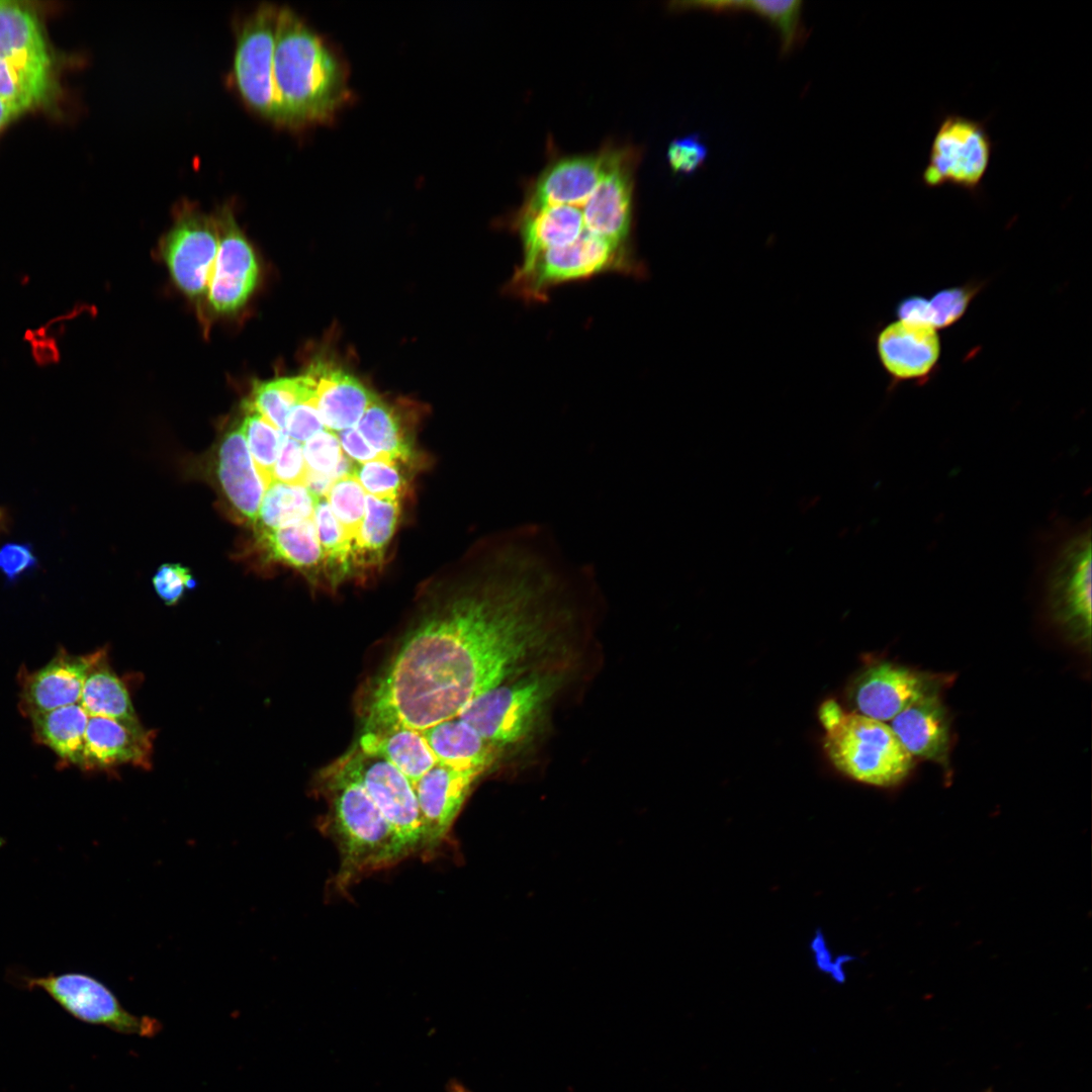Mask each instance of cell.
Wrapping results in <instances>:
<instances>
[{
    "label": "cell",
    "mask_w": 1092,
    "mask_h": 1092,
    "mask_svg": "<svg viewBox=\"0 0 1092 1092\" xmlns=\"http://www.w3.org/2000/svg\"><path fill=\"white\" fill-rule=\"evenodd\" d=\"M323 430H325V427L320 418L314 398L299 403L291 410L283 434L301 443Z\"/></svg>",
    "instance_id": "46"
},
{
    "label": "cell",
    "mask_w": 1092,
    "mask_h": 1092,
    "mask_svg": "<svg viewBox=\"0 0 1092 1092\" xmlns=\"http://www.w3.org/2000/svg\"><path fill=\"white\" fill-rule=\"evenodd\" d=\"M106 657L105 653L91 668L79 704L89 716L140 723L126 686L110 668Z\"/></svg>",
    "instance_id": "29"
},
{
    "label": "cell",
    "mask_w": 1092,
    "mask_h": 1092,
    "mask_svg": "<svg viewBox=\"0 0 1092 1092\" xmlns=\"http://www.w3.org/2000/svg\"><path fill=\"white\" fill-rule=\"evenodd\" d=\"M993 151L994 142L984 120L945 113L932 138L922 184L931 189L953 186L978 195Z\"/></svg>",
    "instance_id": "8"
},
{
    "label": "cell",
    "mask_w": 1092,
    "mask_h": 1092,
    "mask_svg": "<svg viewBox=\"0 0 1092 1092\" xmlns=\"http://www.w3.org/2000/svg\"><path fill=\"white\" fill-rule=\"evenodd\" d=\"M462 1086L458 1084H452L450 1092H461Z\"/></svg>",
    "instance_id": "51"
},
{
    "label": "cell",
    "mask_w": 1092,
    "mask_h": 1092,
    "mask_svg": "<svg viewBox=\"0 0 1092 1092\" xmlns=\"http://www.w3.org/2000/svg\"><path fill=\"white\" fill-rule=\"evenodd\" d=\"M218 249L214 217L192 206L178 211L162 243V253L172 279L186 295L207 294Z\"/></svg>",
    "instance_id": "12"
},
{
    "label": "cell",
    "mask_w": 1092,
    "mask_h": 1092,
    "mask_svg": "<svg viewBox=\"0 0 1092 1092\" xmlns=\"http://www.w3.org/2000/svg\"><path fill=\"white\" fill-rule=\"evenodd\" d=\"M15 116L16 114L0 100V129Z\"/></svg>",
    "instance_id": "50"
},
{
    "label": "cell",
    "mask_w": 1092,
    "mask_h": 1092,
    "mask_svg": "<svg viewBox=\"0 0 1092 1092\" xmlns=\"http://www.w3.org/2000/svg\"><path fill=\"white\" fill-rule=\"evenodd\" d=\"M565 679L559 667L527 673L484 692L457 717L502 753L527 745L543 728Z\"/></svg>",
    "instance_id": "4"
},
{
    "label": "cell",
    "mask_w": 1092,
    "mask_h": 1092,
    "mask_svg": "<svg viewBox=\"0 0 1092 1092\" xmlns=\"http://www.w3.org/2000/svg\"><path fill=\"white\" fill-rule=\"evenodd\" d=\"M941 681L938 675L880 662L858 675L852 698L861 715L884 722L892 720L913 702L937 693Z\"/></svg>",
    "instance_id": "17"
},
{
    "label": "cell",
    "mask_w": 1092,
    "mask_h": 1092,
    "mask_svg": "<svg viewBox=\"0 0 1092 1092\" xmlns=\"http://www.w3.org/2000/svg\"><path fill=\"white\" fill-rule=\"evenodd\" d=\"M356 746L385 759L414 785L438 763L423 732L405 726L362 731Z\"/></svg>",
    "instance_id": "26"
},
{
    "label": "cell",
    "mask_w": 1092,
    "mask_h": 1092,
    "mask_svg": "<svg viewBox=\"0 0 1092 1092\" xmlns=\"http://www.w3.org/2000/svg\"><path fill=\"white\" fill-rule=\"evenodd\" d=\"M400 514L399 498L366 495L365 515L353 542L354 557L373 562L393 536Z\"/></svg>",
    "instance_id": "32"
},
{
    "label": "cell",
    "mask_w": 1092,
    "mask_h": 1092,
    "mask_svg": "<svg viewBox=\"0 0 1092 1092\" xmlns=\"http://www.w3.org/2000/svg\"><path fill=\"white\" fill-rule=\"evenodd\" d=\"M878 360L889 377V390L901 383L923 385L938 371L941 342L937 330L899 320L874 334Z\"/></svg>",
    "instance_id": "15"
},
{
    "label": "cell",
    "mask_w": 1092,
    "mask_h": 1092,
    "mask_svg": "<svg viewBox=\"0 0 1092 1092\" xmlns=\"http://www.w3.org/2000/svg\"><path fill=\"white\" fill-rule=\"evenodd\" d=\"M14 980L24 989L43 991L68 1013L84 1022L104 1025L124 1034L142 1036H153L161 1029V1023L157 1019L136 1016L124 1009L105 985L89 975H15Z\"/></svg>",
    "instance_id": "10"
},
{
    "label": "cell",
    "mask_w": 1092,
    "mask_h": 1092,
    "mask_svg": "<svg viewBox=\"0 0 1092 1092\" xmlns=\"http://www.w3.org/2000/svg\"><path fill=\"white\" fill-rule=\"evenodd\" d=\"M307 470L333 480L351 474L353 462L343 453L336 433L323 430L302 445Z\"/></svg>",
    "instance_id": "38"
},
{
    "label": "cell",
    "mask_w": 1092,
    "mask_h": 1092,
    "mask_svg": "<svg viewBox=\"0 0 1092 1092\" xmlns=\"http://www.w3.org/2000/svg\"><path fill=\"white\" fill-rule=\"evenodd\" d=\"M316 380L306 374L283 377L271 381H256L253 386L251 405L282 433L291 410L302 402L315 398Z\"/></svg>",
    "instance_id": "30"
},
{
    "label": "cell",
    "mask_w": 1092,
    "mask_h": 1092,
    "mask_svg": "<svg viewBox=\"0 0 1092 1092\" xmlns=\"http://www.w3.org/2000/svg\"><path fill=\"white\" fill-rule=\"evenodd\" d=\"M351 474L360 482L365 492L376 497L399 498L405 486L395 460L389 458L365 463L354 462Z\"/></svg>",
    "instance_id": "40"
},
{
    "label": "cell",
    "mask_w": 1092,
    "mask_h": 1092,
    "mask_svg": "<svg viewBox=\"0 0 1092 1092\" xmlns=\"http://www.w3.org/2000/svg\"><path fill=\"white\" fill-rule=\"evenodd\" d=\"M1046 541L1038 574L1053 620L1078 643L1091 639V530L1061 525Z\"/></svg>",
    "instance_id": "6"
},
{
    "label": "cell",
    "mask_w": 1092,
    "mask_h": 1092,
    "mask_svg": "<svg viewBox=\"0 0 1092 1092\" xmlns=\"http://www.w3.org/2000/svg\"><path fill=\"white\" fill-rule=\"evenodd\" d=\"M309 372L316 380L315 405L326 430L337 433L356 427L378 398L353 375L317 363Z\"/></svg>",
    "instance_id": "24"
},
{
    "label": "cell",
    "mask_w": 1092,
    "mask_h": 1092,
    "mask_svg": "<svg viewBox=\"0 0 1092 1092\" xmlns=\"http://www.w3.org/2000/svg\"><path fill=\"white\" fill-rule=\"evenodd\" d=\"M153 585L167 606L177 604L188 588H193L195 581L190 570L179 563H164L153 576Z\"/></svg>",
    "instance_id": "42"
},
{
    "label": "cell",
    "mask_w": 1092,
    "mask_h": 1092,
    "mask_svg": "<svg viewBox=\"0 0 1092 1092\" xmlns=\"http://www.w3.org/2000/svg\"><path fill=\"white\" fill-rule=\"evenodd\" d=\"M37 565L30 543L8 542L0 547V573L14 582Z\"/></svg>",
    "instance_id": "45"
},
{
    "label": "cell",
    "mask_w": 1092,
    "mask_h": 1092,
    "mask_svg": "<svg viewBox=\"0 0 1092 1092\" xmlns=\"http://www.w3.org/2000/svg\"><path fill=\"white\" fill-rule=\"evenodd\" d=\"M247 415L241 429L245 435L254 463L263 480L269 486L271 473L278 457L284 434L257 412L249 401L245 403Z\"/></svg>",
    "instance_id": "35"
},
{
    "label": "cell",
    "mask_w": 1092,
    "mask_h": 1092,
    "mask_svg": "<svg viewBox=\"0 0 1092 1092\" xmlns=\"http://www.w3.org/2000/svg\"><path fill=\"white\" fill-rule=\"evenodd\" d=\"M498 571L421 617L369 682L362 731H424L484 692L547 666L575 621L574 580L547 544L517 534Z\"/></svg>",
    "instance_id": "1"
},
{
    "label": "cell",
    "mask_w": 1092,
    "mask_h": 1092,
    "mask_svg": "<svg viewBox=\"0 0 1092 1092\" xmlns=\"http://www.w3.org/2000/svg\"><path fill=\"white\" fill-rule=\"evenodd\" d=\"M318 780V792L328 807L322 826L339 852L338 889L345 890L365 875L412 855L358 781L334 763Z\"/></svg>",
    "instance_id": "3"
},
{
    "label": "cell",
    "mask_w": 1092,
    "mask_h": 1092,
    "mask_svg": "<svg viewBox=\"0 0 1092 1092\" xmlns=\"http://www.w3.org/2000/svg\"><path fill=\"white\" fill-rule=\"evenodd\" d=\"M274 80L283 125L293 128L330 121L350 98L339 57L287 7L278 12Z\"/></svg>",
    "instance_id": "2"
},
{
    "label": "cell",
    "mask_w": 1092,
    "mask_h": 1092,
    "mask_svg": "<svg viewBox=\"0 0 1092 1092\" xmlns=\"http://www.w3.org/2000/svg\"><path fill=\"white\" fill-rule=\"evenodd\" d=\"M984 285L983 281H970L936 291L928 299L930 326L935 330H942L956 325Z\"/></svg>",
    "instance_id": "39"
},
{
    "label": "cell",
    "mask_w": 1092,
    "mask_h": 1092,
    "mask_svg": "<svg viewBox=\"0 0 1092 1092\" xmlns=\"http://www.w3.org/2000/svg\"><path fill=\"white\" fill-rule=\"evenodd\" d=\"M422 732L437 762L453 768L482 776L502 754L458 717Z\"/></svg>",
    "instance_id": "25"
},
{
    "label": "cell",
    "mask_w": 1092,
    "mask_h": 1092,
    "mask_svg": "<svg viewBox=\"0 0 1092 1092\" xmlns=\"http://www.w3.org/2000/svg\"><path fill=\"white\" fill-rule=\"evenodd\" d=\"M708 9L720 12L745 10L759 15L778 30L784 53L793 50L803 33V2L800 0L709 1Z\"/></svg>",
    "instance_id": "33"
},
{
    "label": "cell",
    "mask_w": 1092,
    "mask_h": 1092,
    "mask_svg": "<svg viewBox=\"0 0 1092 1092\" xmlns=\"http://www.w3.org/2000/svg\"><path fill=\"white\" fill-rule=\"evenodd\" d=\"M607 273L645 275L633 248L600 239H586L560 250L546 251L521 260L507 291L525 301H543L554 287L588 280Z\"/></svg>",
    "instance_id": "7"
},
{
    "label": "cell",
    "mask_w": 1092,
    "mask_h": 1092,
    "mask_svg": "<svg viewBox=\"0 0 1092 1092\" xmlns=\"http://www.w3.org/2000/svg\"><path fill=\"white\" fill-rule=\"evenodd\" d=\"M279 7L261 4L241 25L234 79L244 101L265 118L283 125L274 80V50Z\"/></svg>",
    "instance_id": "9"
},
{
    "label": "cell",
    "mask_w": 1092,
    "mask_h": 1092,
    "mask_svg": "<svg viewBox=\"0 0 1092 1092\" xmlns=\"http://www.w3.org/2000/svg\"><path fill=\"white\" fill-rule=\"evenodd\" d=\"M635 156L630 149L617 148L607 171L581 205L589 236L625 248H632Z\"/></svg>",
    "instance_id": "14"
},
{
    "label": "cell",
    "mask_w": 1092,
    "mask_h": 1092,
    "mask_svg": "<svg viewBox=\"0 0 1092 1092\" xmlns=\"http://www.w3.org/2000/svg\"><path fill=\"white\" fill-rule=\"evenodd\" d=\"M28 718L33 736L40 744L49 747L66 764L80 767L89 715L79 703Z\"/></svg>",
    "instance_id": "27"
},
{
    "label": "cell",
    "mask_w": 1092,
    "mask_h": 1092,
    "mask_svg": "<svg viewBox=\"0 0 1092 1092\" xmlns=\"http://www.w3.org/2000/svg\"><path fill=\"white\" fill-rule=\"evenodd\" d=\"M0 100L16 115L42 102L18 76L2 63H0Z\"/></svg>",
    "instance_id": "44"
},
{
    "label": "cell",
    "mask_w": 1092,
    "mask_h": 1092,
    "mask_svg": "<svg viewBox=\"0 0 1092 1092\" xmlns=\"http://www.w3.org/2000/svg\"><path fill=\"white\" fill-rule=\"evenodd\" d=\"M616 150L607 146L598 153L552 161L529 188L521 208L583 204L607 171Z\"/></svg>",
    "instance_id": "20"
},
{
    "label": "cell",
    "mask_w": 1092,
    "mask_h": 1092,
    "mask_svg": "<svg viewBox=\"0 0 1092 1092\" xmlns=\"http://www.w3.org/2000/svg\"><path fill=\"white\" fill-rule=\"evenodd\" d=\"M325 497L333 514L354 542L365 515L364 488L356 477L346 474L333 481Z\"/></svg>",
    "instance_id": "37"
},
{
    "label": "cell",
    "mask_w": 1092,
    "mask_h": 1092,
    "mask_svg": "<svg viewBox=\"0 0 1092 1092\" xmlns=\"http://www.w3.org/2000/svg\"><path fill=\"white\" fill-rule=\"evenodd\" d=\"M217 474L233 508L254 526L268 486L254 463L241 428L223 437L218 450Z\"/></svg>",
    "instance_id": "23"
},
{
    "label": "cell",
    "mask_w": 1092,
    "mask_h": 1092,
    "mask_svg": "<svg viewBox=\"0 0 1092 1092\" xmlns=\"http://www.w3.org/2000/svg\"><path fill=\"white\" fill-rule=\"evenodd\" d=\"M306 475L307 467L301 443L284 435L281 449L272 469V481L304 485Z\"/></svg>",
    "instance_id": "41"
},
{
    "label": "cell",
    "mask_w": 1092,
    "mask_h": 1092,
    "mask_svg": "<svg viewBox=\"0 0 1092 1092\" xmlns=\"http://www.w3.org/2000/svg\"><path fill=\"white\" fill-rule=\"evenodd\" d=\"M356 429L378 453L395 461L412 458L411 444L396 414L379 397L366 410Z\"/></svg>",
    "instance_id": "34"
},
{
    "label": "cell",
    "mask_w": 1092,
    "mask_h": 1092,
    "mask_svg": "<svg viewBox=\"0 0 1092 1092\" xmlns=\"http://www.w3.org/2000/svg\"><path fill=\"white\" fill-rule=\"evenodd\" d=\"M313 522L323 551L324 563L344 575L354 557L353 541L333 514L325 496L318 497Z\"/></svg>",
    "instance_id": "36"
},
{
    "label": "cell",
    "mask_w": 1092,
    "mask_h": 1092,
    "mask_svg": "<svg viewBox=\"0 0 1092 1092\" xmlns=\"http://www.w3.org/2000/svg\"><path fill=\"white\" fill-rule=\"evenodd\" d=\"M317 499L303 484L271 481L254 527L256 531L271 530L312 519Z\"/></svg>",
    "instance_id": "31"
},
{
    "label": "cell",
    "mask_w": 1092,
    "mask_h": 1092,
    "mask_svg": "<svg viewBox=\"0 0 1092 1092\" xmlns=\"http://www.w3.org/2000/svg\"><path fill=\"white\" fill-rule=\"evenodd\" d=\"M0 63L42 101L51 91V56L37 17L30 8L0 0Z\"/></svg>",
    "instance_id": "16"
},
{
    "label": "cell",
    "mask_w": 1092,
    "mask_h": 1092,
    "mask_svg": "<svg viewBox=\"0 0 1092 1092\" xmlns=\"http://www.w3.org/2000/svg\"><path fill=\"white\" fill-rule=\"evenodd\" d=\"M897 320L914 324L930 326L928 312V298L921 295H910L898 301L895 307Z\"/></svg>",
    "instance_id": "49"
},
{
    "label": "cell",
    "mask_w": 1092,
    "mask_h": 1092,
    "mask_svg": "<svg viewBox=\"0 0 1092 1092\" xmlns=\"http://www.w3.org/2000/svg\"><path fill=\"white\" fill-rule=\"evenodd\" d=\"M336 434L343 451L354 462L365 463L376 459L388 458L374 450L360 435L356 427L337 432Z\"/></svg>",
    "instance_id": "48"
},
{
    "label": "cell",
    "mask_w": 1092,
    "mask_h": 1092,
    "mask_svg": "<svg viewBox=\"0 0 1092 1092\" xmlns=\"http://www.w3.org/2000/svg\"><path fill=\"white\" fill-rule=\"evenodd\" d=\"M256 534L257 542L274 561L302 571L324 564L313 518L281 528L256 531Z\"/></svg>",
    "instance_id": "28"
},
{
    "label": "cell",
    "mask_w": 1092,
    "mask_h": 1092,
    "mask_svg": "<svg viewBox=\"0 0 1092 1092\" xmlns=\"http://www.w3.org/2000/svg\"><path fill=\"white\" fill-rule=\"evenodd\" d=\"M826 731L824 748L845 776L876 787H893L909 775L913 756L890 726L857 713H845L834 701L819 710Z\"/></svg>",
    "instance_id": "5"
},
{
    "label": "cell",
    "mask_w": 1092,
    "mask_h": 1092,
    "mask_svg": "<svg viewBox=\"0 0 1092 1092\" xmlns=\"http://www.w3.org/2000/svg\"><path fill=\"white\" fill-rule=\"evenodd\" d=\"M24 340L36 365L48 367L59 363L61 351L58 340L43 326L25 332Z\"/></svg>",
    "instance_id": "47"
},
{
    "label": "cell",
    "mask_w": 1092,
    "mask_h": 1092,
    "mask_svg": "<svg viewBox=\"0 0 1092 1092\" xmlns=\"http://www.w3.org/2000/svg\"><path fill=\"white\" fill-rule=\"evenodd\" d=\"M4 520H5V512L3 511V509L0 508V529L4 525Z\"/></svg>",
    "instance_id": "52"
},
{
    "label": "cell",
    "mask_w": 1092,
    "mask_h": 1092,
    "mask_svg": "<svg viewBox=\"0 0 1092 1092\" xmlns=\"http://www.w3.org/2000/svg\"><path fill=\"white\" fill-rule=\"evenodd\" d=\"M153 731L141 723L89 716L81 769L106 770L123 764L148 769L152 765Z\"/></svg>",
    "instance_id": "21"
},
{
    "label": "cell",
    "mask_w": 1092,
    "mask_h": 1092,
    "mask_svg": "<svg viewBox=\"0 0 1092 1092\" xmlns=\"http://www.w3.org/2000/svg\"><path fill=\"white\" fill-rule=\"evenodd\" d=\"M461 1092H467V1091L462 1087Z\"/></svg>",
    "instance_id": "53"
},
{
    "label": "cell",
    "mask_w": 1092,
    "mask_h": 1092,
    "mask_svg": "<svg viewBox=\"0 0 1092 1092\" xmlns=\"http://www.w3.org/2000/svg\"><path fill=\"white\" fill-rule=\"evenodd\" d=\"M218 249L207 290L208 301L218 313L242 307L257 286L259 265L250 243L234 216L223 205L213 215Z\"/></svg>",
    "instance_id": "13"
},
{
    "label": "cell",
    "mask_w": 1092,
    "mask_h": 1092,
    "mask_svg": "<svg viewBox=\"0 0 1092 1092\" xmlns=\"http://www.w3.org/2000/svg\"><path fill=\"white\" fill-rule=\"evenodd\" d=\"M479 778L478 774L437 763L414 785L423 822L424 853L435 851L446 840Z\"/></svg>",
    "instance_id": "19"
},
{
    "label": "cell",
    "mask_w": 1092,
    "mask_h": 1092,
    "mask_svg": "<svg viewBox=\"0 0 1092 1092\" xmlns=\"http://www.w3.org/2000/svg\"><path fill=\"white\" fill-rule=\"evenodd\" d=\"M891 721V729L912 756L947 766L949 720L938 692L913 702Z\"/></svg>",
    "instance_id": "22"
},
{
    "label": "cell",
    "mask_w": 1092,
    "mask_h": 1092,
    "mask_svg": "<svg viewBox=\"0 0 1092 1092\" xmlns=\"http://www.w3.org/2000/svg\"><path fill=\"white\" fill-rule=\"evenodd\" d=\"M106 653L105 649L85 655H74L60 648L42 667L22 671L20 677V708L27 717L78 704L87 675Z\"/></svg>",
    "instance_id": "18"
},
{
    "label": "cell",
    "mask_w": 1092,
    "mask_h": 1092,
    "mask_svg": "<svg viewBox=\"0 0 1092 1092\" xmlns=\"http://www.w3.org/2000/svg\"><path fill=\"white\" fill-rule=\"evenodd\" d=\"M666 157L674 173L691 174L706 161L708 148L698 133H693L673 140L668 145Z\"/></svg>",
    "instance_id": "43"
},
{
    "label": "cell",
    "mask_w": 1092,
    "mask_h": 1092,
    "mask_svg": "<svg viewBox=\"0 0 1092 1092\" xmlns=\"http://www.w3.org/2000/svg\"><path fill=\"white\" fill-rule=\"evenodd\" d=\"M334 764L358 781L411 854L423 852L424 829L414 784L385 759L357 746Z\"/></svg>",
    "instance_id": "11"
}]
</instances>
